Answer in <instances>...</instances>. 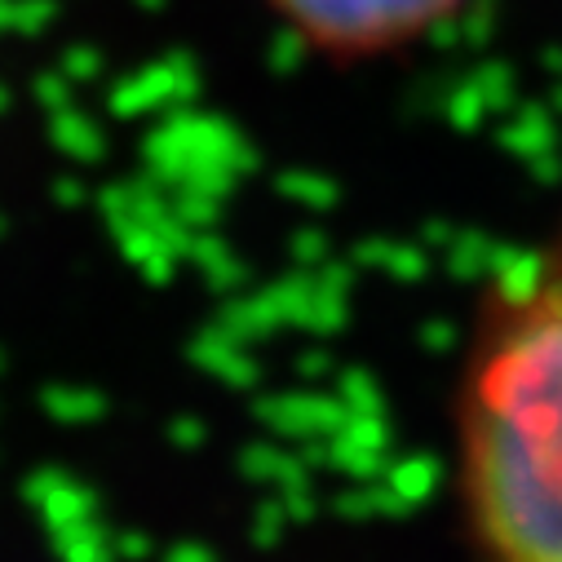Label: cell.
<instances>
[{"instance_id":"cell-1","label":"cell","mask_w":562,"mask_h":562,"mask_svg":"<svg viewBox=\"0 0 562 562\" xmlns=\"http://www.w3.org/2000/svg\"><path fill=\"white\" fill-rule=\"evenodd\" d=\"M448 465L479 562H562V217L474 297Z\"/></svg>"},{"instance_id":"cell-2","label":"cell","mask_w":562,"mask_h":562,"mask_svg":"<svg viewBox=\"0 0 562 562\" xmlns=\"http://www.w3.org/2000/svg\"><path fill=\"white\" fill-rule=\"evenodd\" d=\"M302 58L333 71L390 67L448 41L479 0H252Z\"/></svg>"}]
</instances>
